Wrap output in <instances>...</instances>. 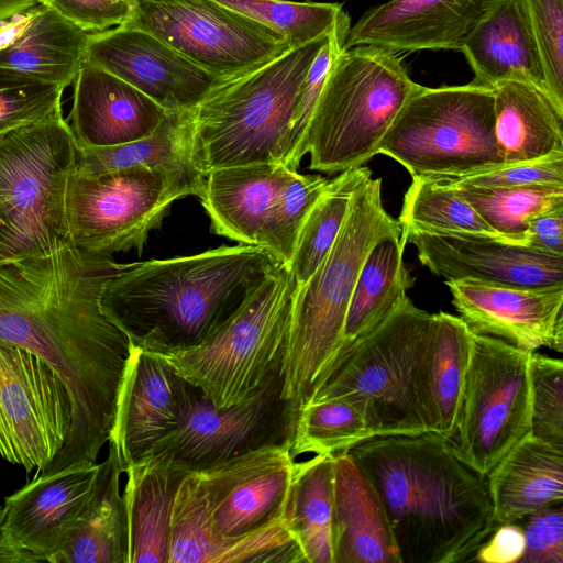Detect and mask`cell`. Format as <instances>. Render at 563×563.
I'll return each mask as SVG.
<instances>
[{"label":"cell","mask_w":563,"mask_h":563,"mask_svg":"<svg viewBox=\"0 0 563 563\" xmlns=\"http://www.w3.org/2000/svg\"><path fill=\"white\" fill-rule=\"evenodd\" d=\"M296 289L280 263L206 341L159 355L214 406L236 405L282 366Z\"/></svg>","instance_id":"cell-8"},{"label":"cell","mask_w":563,"mask_h":563,"mask_svg":"<svg viewBox=\"0 0 563 563\" xmlns=\"http://www.w3.org/2000/svg\"><path fill=\"white\" fill-rule=\"evenodd\" d=\"M519 525L525 551L518 563H563V504L533 511Z\"/></svg>","instance_id":"cell-47"},{"label":"cell","mask_w":563,"mask_h":563,"mask_svg":"<svg viewBox=\"0 0 563 563\" xmlns=\"http://www.w3.org/2000/svg\"><path fill=\"white\" fill-rule=\"evenodd\" d=\"M280 263L265 247L238 244L123 264L103 285L100 307L131 345L181 351L213 334Z\"/></svg>","instance_id":"cell-3"},{"label":"cell","mask_w":563,"mask_h":563,"mask_svg":"<svg viewBox=\"0 0 563 563\" xmlns=\"http://www.w3.org/2000/svg\"><path fill=\"white\" fill-rule=\"evenodd\" d=\"M333 456L313 455L295 464L286 512L306 563H333Z\"/></svg>","instance_id":"cell-33"},{"label":"cell","mask_w":563,"mask_h":563,"mask_svg":"<svg viewBox=\"0 0 563 563\" xmlns=\"http://www.w3.org/2000/svg\"><path fill=\"white\" fill-rule=\"evenodd\" d=\"M124 473L128 563H167L173 505L188 473L153 457L141 459Z\"/></svg>","instance_id":"cell-29"},{"label":"cell","mask_w":563,"mask_h":563,"mask_svg":"<svg viewBox=\"0 0 563 563\" xmlns=\"http://www.w3.org/2000/svg\"><path fill=\"white\" fill-rule=\"evenodd\" d=\"M65 88L0 68V139L62 107Z\"/></svg>","instance_id":"cell-43"},{"label":"cell","mask_w":563,"mask_h":563,"mask_svg":"<svg viewBox=\"0 0 563 563\" xmlns=\"http://www.w3.org/2000/svg\"><path fill=\"white\" fill-rule=\"evenodd\" d=\"M98 463L40 474L4 498L0 563H53L79 522Z\"/></svg>","instance_id":"cell-17"},{"label":"cell","mask_w":563,"mask_h":563,"mask_svg":"<svg viewBox=\"0 0 563 563\" xmlns=\"http://www.w3.org/2000/svg\"><path fill=\"white\" fill-rule=\"evenodd\" d=\"M525 551V534L517 522L499 525L478 548L473 561L481 563H517Z\"/></svg>","instance_id":"cell-49"},{"label":"cell","mask_w":563,"mask_h":563,"mask_svg":"<svg viewBox=\"0 0 563 563\" xmlns=\"http://www.w3.org/2000/svg\"><path fill=\"white\" fill-rule=\"evenodd\" d=\"M398 222L404 241L411 233L484 236L507 241L453 188L421 177H412L404 196Z\"/></svg>","instance_id":"cell-36"},{"label":"cell","mask_w":563,"mask_h":563,"mask_svg":"<svg viewBox=\"0 0 563 563\" xmlns=\"http://www.w3.org/2000/svg\"><path fill=\"white\" fill-rule=\"evenodd\" d=\"M296 172L283 163H258L207 173L199 199L212 231L239 244L265 247L273 202Z\"/></svg>","instance_id":"cell-25"},{"label":"cell","mask_w":563,"mask_h":563,"mask_svg":"<svg viewBox=\"0 0 563 563\" xmlns=\"http://www.w3.org/2000/svg\"><path fill=\"white\" fill-rule=\"evenodd\" d=\"M67 120L78 147L114 146L143 139L166 111L119 77L84 63L74 82Z\"/></svg>","instance_id":"cell-23"},{"label":"cell","mask_w":563,"mask_h":563,"mask_svg":"<svg viewBox=\"0 0 563 563\" xmlns=\"http://www.w3.org/2000/svg\"><path fill=\"white\" fill-rule=\"evenodd\" d=\"M486 478L495 523L517 522L533 511L563 504V450L529 432Z\"/></svg>","instance_id":"cell-28"},{"label":"cell","mask_w":563,"mask_h":563,"mask_svg":"<svg viewBox=\"0 0 563 563\" xmlns=\"http://www.w3.org/2000/svg\"><path fill=\"white\" fill-rule=\"evenodd\" d=\"M371 174L365 166L339 173L309 212L287 264L298 287L310 278L330 252L343 225L354 189Z\"/></svg>","instance_id":"cell-38"},{"label":"cell","mask_w":563,"mask_h":563,"mask_svg":"<svg viewBox=\"0 0 563 563\" xmlns=\"http://www.w3.org/2000/svg\"><path fill=\"white\" fill-rule=\"evenodd\" d=\"M372 437L365 411L353 399L310 400L296 416L289 452L295 460L305 454L333 456Z\"/></svg>","instance_id":"cell-37"},{"label":"cell","mask_w":563,"mask_h":563,"mask_svg":"<svg viewBox=\"0 0 563 563\" xmlns=\"http://www.w3.org/2000/svg\"><path fill=\"white\" fill-rule=\"evenodd\" d=\"M19 258L13 233L0 210V265Z\"/></svg>","instance_id":"cell-51"},{"label":"cell","mask_w":563,"mask_h":563,"mask_svg":"<svg viewBox=\"0 0 563 563\" xmlns=\"http://www.w3.org/2000/svg\"><path fill=\"white\" fill-rule=\"evenodd\" d=\"M1 506H2V505H0V510H1Z\"/></svg>","instance_id":"cell-53"},{"label":"cell","mask_w":563,"mask_h":563,"mask_svg":"<svg viewBox=\"0 0 563 563\" xmlns=\"http://www.w3.org/2000/svg\"><path fill=\"white\" fill-rule=\"evenodd\" d=\"M405 245L401 234H389L369 250L349 303L336 358L386 321L408 298L415 278L404 263Z\"/></svg>","instance_id":"cell-32"},{"label":"cell","mask_w":563,"mask_h":563,"mask_svg":"<svg viewBox=\"0 0 563 563\" xmlns=\"http://www.w3.org/2000/svg\"><path fill=\"white\" fill-rule=\"evenodd\" d=\"M432 323L433 313L407 298L334 361L308 401L353 399L364 409L374 437L433 431L428 386Z\"/></svg>","instance_id":"cell-6"},{"label":"cell","mask_w":563,"mask_h":563,"mask_svg":"<svg viewBox=\"0 0 563 563\" xmlns=\"http://www.w3.org/2000/svg\"><path fill=\"white\" fill-rule=\"evenodd\" d=\"M542 59L548 89L563 112V0H523Z\"/></svg>","instance_id":"cell-44"},{"label":"cell","mask_w":563,"mask_h":563,"mask_svg":"<svg viewBox=\"0 0 563 563\" xmlns=\"http://www.w3.org/2000/svg\"><path fill=\"white\" fill-rule=\"evenodd\" d=\"M330 180L296 172L276 196L268 216L265 249L284 264L289 263L302 224Z\"/></svg>","instance_id":"cell-41"},{"label":"cell","mask_w":563,"mask_h":563,"mask_svg":"<svg viewBox=\"0 0 563 563\" xmlns=\"http://www.w3.org/2000/svg\"><path fill=\"white\" fill-rule=\"evenodd\" d=\"M37 2L36 0H0V20Z\"/></svg>","instance_id":"cell-52"},{"label":"cell","mask_w":563,"mask_h":563,"mask_svg":"<svg viewBox=\"0 0 563 563\" xmlns=\"http://www.w3.org/2000/svg\"><path fill=\"white\" fill-rule=\"evenodd\" d=\"M333 563H400L374 486L347 452L333 456Z\"/></svg>","instance_id":"cell-27"},{"label":"cell","mask_w":563,"mask_h":563,"mask_svg":"<svg viewBox=\"0 0 563 563\" xmlns=\"http://www.w3.org/2000/svg\"><path fill=\"white\" fill-rule=\"evenodd\" d=\"M421 86L397 52L374 45L343 47L335 56L299 148L310 169L328 174L362 166L406 101Z\"/></svg>","instance_id":"cell-7"},{"label":"cell","mask_w":563,"mask_h":563,"mask_svg":"<svg viewBox=\"0 0 563 563\" xmlns=\"http://www.w3.org/2000/svg\"><path fill=\"white\" fill-rule=\"evenodd\" d=\"M122 265L70 242L0 265V339L44 360L71 400L65 463L96 462L110 439L131 344L100 296Z\"/></svg>","instance_id":"cell-1"},{"label":"cell","mask_w":563,"mask_h":563,"mask_svg":"<svg viewBox=\"0 0 563 563\" xmlns=\"http://www.w3.org/2000/svg\"><path fill=\"white\" fill-rule=\"evenodd\" d=\"M500 236L526 245L527 223L543 211L563 206V185L508 188L451 187Z\"/></svg>","instance_id":"cell-39"},{"label":"cell","mask_w":563,"mask_h":563,"mask_svg":"<svg viewBox=\"0 0 563 563\" xmlns=\"http://www.w3.org/2000/svg\"><path fill=\"white\" fill-rule=\"evenodd\" d=\"M194 390L163 356L131 345L108 441L123 473L179 426Z\"/></svg>","instance_id":"cell-19"},{"label":"cell","mask_w":563,"mask_h":563,"mask_svg":"<svg viewBox=\"0 0 563 563\" xmlns=\"http://www.w3.org/2000/svg\"><path fill=\"white\" fill-rule=\"evenodd\" d=\"M124 24L156 36L221 78L262 64L291 47L278 33L209 0H133Z\"/></svg>","instance_id":"cell-15"},{"label":"cell","mask_w":563,"mask_h":563,"mask_svg":"<svg viewBox=\"0 0 563 563\" xmlns=\"http://www.w3.org/2000/svg\"><path fill=\"white\" fill-rule=\"evenodd\" d=\"M71 428V400L40 356L0 339V456L43 474Z\"/></svg>","instance_id":"cell-16"},{"label":"cell","mask_w":563,"mask_h":563,"mask_svg":"<svg viewBox=\"0 0 563 563\" xmlns=\"http://www.w3.org/2000/svg\"><path fill=\"white\" fill-rule=\"evenodd\" d=\"M88 35L35 2L0 20V68L66 88L84 64Z\"/></svg>","instance_id":"cell-24"},{"label":"cell","mask_w":563,"mask_h":563,"mask_svg":"<svg viewBox=\"0 0 563 563\" xmlns=\"http://www.w3.org/2000/svg\"><path fill=\"white\" fill-rule=\"evenodd\" d=\"M282 387L279 367L251 396L227 408L195 388L179 426L143 457L197 473L266 445L289 444L297 411Z\"/></svg>","instance_id":"cell-13"},{"label":"cell","mask_w":563,"mask_h":563,"mask_svg":"<svg viewBox=\"0 0 563 563\" xmlns=\"http://www.w3.org/2000/svg\"><path fill=\"white\" fill-rule=\"evenodd\" d=\"M526 245L563 256V206L543 211L528 220Z\"/></svg>","instance_id":"cell-50"},{"label":"cell","mask_w":563,"mask_h":563,"mask_svg":"<svg viewBox=\"0 0 563 563\" xmlns=\"http://www.w3.org/2000/svg\"><path fill=\"white\" fill-rule=\"evenodd\" d=\"M296 461L289 444H274L196 473L214 536L213 563L255 562L251 534L286 518Z\"/></svg>","instance_id":"cell-14"},{"label":"cell","mask_w":563,"mask_h":563,"mask_svg":"<svg viewBox=\"0 0 563 563\" xmlns=\"http://www.w3.org/2000/svg\"><path fill=\"white\" fill-rule=\"evenodd\" d=\"M530 433L563 450V363L540 353L529 357Z\"/></svg>","instance_id":"cell-42"},{"label":"cell","mask_w":563,"mask_h":563,"mask_svg":"<svg viewBox=\"0 0 563 563\" xmlns=\"http://www.w3.org/2000/svg\"><path fill=\"white\" fill-rule=\"evenodd\" d=\"M460 318L476 334L534 352L563 351V285L517 288L474 279L445 280Z\"/></svg>","instance_id":"cell-20"},{"label":"cell","mask_w":563,"mask_h":563,"mask_svg":"<svg viewBox=\"0 0 563 563\" xmlns=\"http://www.w3.org/2000/svg\"><path fill=\"white\" fill-rule=\"evenodd\" d=\"M328 36L222 78L188 110L192 163L201 174L283 163L307 74Z\"/></svg>","instance_id":"cell-4"},{"label":"cell","mask_w":563,"mask_h":563,"mask_svg":"<svg viewBox=\"0 0 563 563\" xmlns=\"http://www.w3.org/2000/svg\"><path fill=\"white\" fill-rule=\"evenodd\" d=\"M494 92L495 136L505 165L563 152V112L539 89L504 81Z\"/></svg>","instance_id":"cell-30"},{"label":"cell","mask_w":563,"mask_h":563,"mask_svg":"<svg viewBox=\"0 0 563 563\" xmlns=\"http://www.w3.org/2000/svg\"><path fill=\"white\" fill-rule=\"evenodd\" d=\"M132 167L205 176L192 163L188 110L166 112L159 126L143 139L114 146L77 148L78 172L101 174Z\"/></svg>","instance_id":"cell-34"},{"label":"cell","mask_w":563,"mask_h":563,"mask_svg":"<svg viewBox=\"0 0 563 563\" xmlns=\"http://www.w3.org/2000/svg\"><path fill=\"white\" fill-rule=\"evenodd\" d=\"M297 46L328 36L349 14L342 3L287 0H209Z\"/></svg>","instance_id":"cell-40"},{"label":"cell","mask_w":563,"mask_h":563,"mask_svg":"<svg viewBox=\"0 0 563 563\" xmlns=\"http://www.w3.org/2000/svg\"><path fill=\"white\" fill-rule=\"evenodd\" d=\"M203 177L148 167L101 174L74 168L65 197L69 241L91 254L113 256L131 250L141 254L174 201L199 197Z\"/></svg>","instance_id":"cell-11"},{"label":"cell","mask_w":563,"mask_h":563,"mask_svg":"<svg viewBox=\"0 0 563 563\" xmlns=\"http://www.w3.org/2000/svg\"><path fill=\"white\" fill-rule=\"evenodd\" d=\"M350 27L351 21L347 15L328 36L327 42L317 54L307 74L301 98L290 128L287 150L283 161V164L292 170H297V167L301 162L299 159V148L305 131L330 67L335 56L344 47Z\"/></svg>","instance_id":"cell-45"},{"label":"cell","mask_w":563,"mask_h":563,"mask_svg":"<svg viewBox=\"0 0 563 563\" xmlns=\"http://www.w3.org/2000/svg\"><path fill=\"white\" fill-rule=\"evenodd\" d=\"M389 234H401V227L384 208L382 179L371 174L354 189L330 252L294 295L280 374L282 396L297 413L339 354L349 303L366 255Z\"/></svg>","instance_id":"cell-5"},{"label":"cell","mask_w":563,"mask_h":563,"mask_svg":"<svg viewBox=\"0 0 563 563\" xmlns=\"http://www.w3.org/2000/svg\"><path fill=\"white\" fill-rule=\"evenodd\" d=\"M377 154L411 177L466 176L505 165L495 136L494 92L473 81L421 86L402 106Z\"/></svg>","instance_id":"cell-9"},{"label":"cell","mask_w":563,"mask_h":563,"mask_svg":"<svg viewBox=\"0 0 563 563\" xmlns=\"http://www.w3.org/2000/svg\"><path fill=\"white\" fill-rule=\"evenodd\" d=\"M347 453L383 503L400 563L473 561L498 527L486 476L440 433L375 435Z\"/></svg>","instance_id":"cell-2"},{"label":"cell","mask_w":563,"mask_h":563,"mask_svg":"<svg viewBox=\"0 0 563 563\" xmlns=\"http://www.w3.org/2000/svg\"><path fill=\"white\" fill-rule=\"evenodd\" d=\"M500 0H390L350 27L344 47L374 45L394 52L459 49Z\"/></svg>","instance_id":"cell-22"},{"label":"cell","mask_w":563,"mask_h":563,"mask_svg":"<svg viewBox=\"0 0 563 563\" xmlns=\"http://www.w3.org/2000/svg\"><path fill=\"white\" fill-rule=\"evenodd\" d=\"M448 187L508 188L531 185H563V152L544 158L503 165L460 177H421Z\"/></svg>","instance_id":"cell-46"},{"label":"cell","mask_w":563,"mask_h":563,"mask_svg":"<svg viewBox=\"0 0 563 563\" xmlns=\"http://www.w3.org/2000/svg\"><path fill=\"white\" fill-rule=\"evenodd\" d=\"M418 257L445 280L474 279L492 285L538 288L563 285V256L484 236L411 233Z\"/></svg>","instance_id":"cell-21"},{"label":"cell","mask_w":563,"mask_h":563,"mask_svg":"<svg viewBox=\"0 0 563 563\" xmlns=\"http://www.w3.org/2000/svg\"><path fill=\"white\" fill-rule=\"evenodd\" d=\"M461 52L474 73V84L492 88L519 81L551 99L523 0H500L470 33Z\"/></svg>","instance_id":"cell-26"},{"label":"cell","mask_w":563,"mask_h":563,"mask_svg":"<svg viewBox=\"0 0 563 563\" xmlns=\"http://www.w3.org/2000/svg\"><path fill=\"white\" fill-rule=\"evenodd\" d=\"M121 464L114 446L98 464L90 496L73 536L53 563H128V529Z\"/></svg>","instance_id":"cell-31"},{"label":"cell","mask_w":563,"mask_h":563,"mask_svg":"<svg viewBox=\"0 0 563 563\" xmlns=\"http://www.w3.org/2000/svg\"><path fill=\"white\" fill-rule=\"evenodd\" d=\"M87 33L126 24L134 12L133 0H36Z\"/></svg>","instance_id":"cell-48"},{"label":"cell","mask_w":563,"mask_h":563,"mask_svg":"<svg viewBox=\"0 0 563 563\" xmlns=\"http://www.w3.org/2000/svg\"><path fill=\"white\" fill-rule=\"evenodd\" d=\"M530 354L472 332L451 440L459 456L485 476L530 432Z\"/></svg>","instance_id":"cell-12"},{"label":"cell","mask_w":563,"mask_h":563,"mask_svg":"<svg viewBox=\"0 0 563 563\" xmlns=\"http://www.w3.org/2000/svg\"><path fill=\"white\" fill-rule=\"evenodd\" d=\"M77 148L62 107L0 139V210L19 258L70 242L65 197Z\"/></svg>","instance_id":"cell-10"},{"label":"cell","mask_w":563,"mask_h":563,"mask_svg":"<svg viewBox=\"0 0 563 563\" xmlns=\"http://www.w3.org/2000/svg\"><path fill=\"white\" fill-rule=\"evenodd\" d=\"M472 331L460 318L433 313L428 352V386L434 416L433 432L452 439L464 376L467 369Z\"/></svg>","instance_id":"cell-35"},{"label":"cell","mask_w":563,"mask_h":563,"mask_svg":"<svg viewBox=\"0 0 563 563\" xmlns=\"http://www.w3.org/2000/svg\"><path fill=\"white\" fill-rule=\"evenodd\" d=\"M84 63L119 77L166 112L191 109L222 79L148 32L128 25L89 33Z\"/></svg>","instance_id":"cell-18"}]
</instances>
